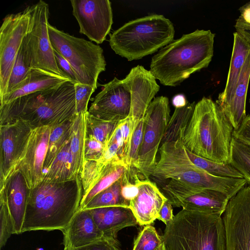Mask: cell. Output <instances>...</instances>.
<instances>
[{"label":"cell","instance_id":"6da1fadb","mask_svg":"<svg viewBox=\"0 0 250 250\" xmlns=\"http://www.w3.org/2000/svg\"><path fill=\"white\" fill-rule=\"evenodd\" d=\"M83 193L80 175L62 182L42 181L30 189L21 233L62 231L79 210Z\"/></svg>","mask_w":250,"mask_h":250},{"label":"cell","instance_id":"7a4b0ae2","mask_svg":"<svg viewBox=\"0 0 250 250\" xmlns=\"http://www.w3.org/2000/svg\"><path fill=\"white\" fill-rule=\"evenodd\" d=\"M215 34L199 30L183 35L153 56L150 68L166 86L180 84L192 73L207 67L214 52Z\"/></svg>","mask_w":250,"mask_h":250},{"label":"cell","instance_id":"3957f363","mask_svg":"<svg viewBox=\"0 0 250 250\" xmlns=\"http://www.w3.org/2000/svg\"><path fill=\"white\" fill-rule=\"evenodd\" d=\"M76 115L74 83L69 81L0 106V125L21 120L32 129L52 127L74 119Z\"/></svg>","mask_w":250,"mask_h":250},{"label":"cell","instance_id":"277c9868","mask_svg":"<svg viewBox=\"0 0 250 250\" xmlns=\"http://www.w3.org/2000/svg\"><path fill=\"white\" fill-rule=\"evenodd\" d=\"M233 131L219 104L203 97L195 104L182 142L185 148L198 156L229 164Z\"/></svg>","mask_w":250,"mask_h":250},{"label":"cell","instance_id":"5b68a950","mask_svg":"<svg viewBox=\"0 0 250 250\" xmlns=\"http://www.w3.org/2000/svg\"><path fill=\"white\" fill-rule=\"evenodd\" d=\"M159 152V159L150 176L159 184L171 180L193 188L222 192L229 199L248 184L244 178L217 177L198 167L189 159L182 141L164 143Z\"/></svg>","mask_w":250,"mask_h":250},{"label":"cell","instance_id":"8992f818","mask_svg":"<svg viewBox=\"0 0 250 250\" xmlns=\"http://www.w3.org/2000/svg\"><path fill=\"white\" fill-rule=\"evenodd\" d=\"M166 250H226L222 215L182 209L166 225Z\"/></svg>","mask_w":250,"mask_h":250},{"label":"cell","instance_id":"52a82bcc","mask_svg":"<svg viewBox=\"0 0 250 250\" xmlns=\"http://www.w3.org/2000/svg\"><path fill=\"white\" fill-rule=\"evenodd\" d=\"M174 28L168 19L152 15L125 23L110 35L109 44L118 55L131 61L151 54L173 41Z\"/></svg>","mask_w":250,"mask_h":250},{"label":"cell","instance_id":"ba28073f","mask_svg":"<svg viewBox=\"0 0 250 250\" xmlns=\"http://www.w3.org/2000/svg\"><path fill=\"white\" fill-rule=\"evenodd\" d=\"M53 48L70 64L79 83L96 89L100 74L105 70L102 48L84 39L76 37L48 24Z\"/></svg>","mask_w":250,"mask_h":250},{"label":"cell","instance_id":"9c48e42d","mask_svg":"<svg viewBox=\"0 0 250 250\" xmlns=\"http://www.w3.org/2000/svg\"><path fill=\"white\" fill-rule=\"evenodd\" d=\"M170 111L168 99L165 96L155 98L146 109L136 168L145 178L150 177L157 163L156 155L170 118Z\"/></svg>","mask_w":250,"mask_h":250},{"label":"cell","instance_id":"30bf717a","mask_svg":"<svg viewBox=\"0 0 250 250\" xmlns=\"http://www.w3.org/2000/svg\"><path fill=\"white\" fill-rule=\"evenodd\" d=\"M30 20L24 40L32 68H40L66 78L59 68L51 43L48 24L49 7L40 0L29 6Z\"/></svg>","mask_w":250,"mask_h":250},{"label":"cell","instance_id":"8fae6325","mask_svg":"<svg viewBox=\"0 0 250 250\" xmlns=\"http://www.w3.org/2000/svg\"><path fill=\"white\" fill-rule=\"evenodd\" d=\"M29 6L21 13L9 14L0 28V99L5 95L11 71L30 23Z\"/></svg>","mask_w":250,"mask_h":250},{"label":"cell","instance_id":"7c38bea8","mask_svg":"<svg viewBox=\"0 0 250 250\" xmlns=\"http://www.w3.org/2000/svg\"><path fill=\"white\" fill-rule=\"evenodd\" d=\"M223 215L226 250H250V184L229 200Z\"/></svg>","mask_w":250,"mask_h":250},{"label":"cell","instance_id":"4fadbf2b","mask_svg":"<svg viewBox=\"0 0 250 250\" xmlns=\"http://www.w3.org/2000/svg\"><path fill=\"white\" fill-rule=\"evenodd\" d=\"M163 190L172 206L189 210L222 215L229 200L222 192L193 188L174 181H169Z\"/></svg>","mask_w":250,"mask_h":250},{"label":"cell","instance_id":"5bb4252c","mask_svg":"<svg viewBox=\"0 0 250 250\" xmlns=\"http://www.w3.org/2000/svg\"><path fill=\"white\" fill-rule=\"evenodd\" d=\"M70 2L80 33L98 44L103 43L113 23L111 2L109 0H71Z\"/></svg>","mask_w":250,"mask_h":250},{"label":"cell","instance_id":"9a60e30c","mask_svg":"<svg viewBox=\"0 0 250 250\" xmlns=\"http://www.w3.org/2000/svg\"><path fill=\"white\" fill-rule=\"evenodd\" d=\"M32 130L21 120L0 125V186L18 169Z\"/></svg>","mask_w":250,"mask_h":250},{"label":"cell","instance_id":"2e32d148","mask_svg":"<svg viewBox=\"0 0 250 250\" xmlns=\"http://www.w3.org/2000/svg\"><path fill=\"white\" fill-rule=\"evenodd\" d=\"M130 109L129 89L123 80L115 77L103 85L88 112L102 120L120 122L129 116Z\"/></svg>","mask_w":250,"mask_h":250},{"label":"cell","instance_id":"e0dca14e","mask_svg":"<svg viewBox=\"0 0 250 250\" xmlns=\"http://www.w3.org/2000/svg\"><path fill=\"white\" fill-rule=\"evenodd\" d=\"M156 79L150 70L137 65L133 67L123 80L131 94V109L128 117L135 126L145 117L152 99L159 90Z\"/></svg>","mask_w":250,"mask_h":250},{"label":"cell","instance_id":"ac0fdd59","mask_svg":"<svg viewBox=\"0 0 250 250\" xmlns=\"http://www.w3.org/2000/svg\"><path fill=\"white\" fill-rule=\"evenodd\" d=\"M50 133V127L48 126L32 130L23 157L18 166L17 169L24 176L30 189L43 180V166Z\"/></svg>","mask_w":250,"mask_h":250},{"label":"cell","instance_id":"d6986e66","mask_svg":"<svg viewBox=\"0 0 250 250\" xmlns=\"http://www.w3.org/2000/svg\"><path fill=\"white\" fill-rule=\"evenodd\" d=\"M136 183L139 193L130 201L129 208L139 225H150L158 218L159 212L167 199L156 183L150 181L149 179L141 180L138 174Z\"/></svg>","mask_w":250,"mask_h":250},{"label":"cell","instance_id":"ffe728a7","mask_svg":"<svg viewBox=\"0 0 250 250\" xmlns=\"http://www.w3.org/2000/svg\"><path fill=\"white\" fill-rule=\"evenodd\" d=\"M5 194L14 226V234L21 233L30 189L21 172L15 170L0 186Z\"/></svg>","mask_w":250,"mask_h":250},{"label":"cell","instance_id":"44dd1931","mask_svg":"<svg viewBox=\"0 0 250 250\" xmlns=\"http://www.w3.org/2000/svg\"><path fill=\"white\" fill-rule=\"evenodd\" d=\"M62 231L64 248L83 247L105 238L89 209L79 210Z\"/></svg>","mask_w":250,"mask_h":250},{"label":"cell","instance_id":"7402d4cb","mask_svg":"<svg viewBox=\"0 0 250 250\" xmlns=\"http://www.w3.org/2000/svg\"><path fill=\"white\" fill-rule=\"evenodd\" d=\"M89 210L98 227L106 238L117 240V233L120 230L138 224L128 207L114 206Z\"/></svg>","mask_w":250,"mask_h":250},{"label":"cell","instance_id":"603a6c76","mask_svg":"<svg viewBox=\"0 0 250 250\" xmlns=\"http://www.w3.org/2000/svg\"><path fill=\"white\" fill-rule=\"evenodd\" d=\"M250 43L237 32L233 33V44L226 86L216 102L221 107H227L233 99L236 84L247 56Z\"/></svg>","mask_w":250,"mask_h":250},{"label":"cell","instance_id":"cb8c5ba5","mask_svg":"<svg viewBox=\"0 0 250 250\" xmlns=\"http://www.w3.org/2000/svg\"><path fill=\"white\" fill-rule=\"evenodd\" d=\"M69 81V79L53 73L32 68L27 78L19 87L0 99V106L33 93L56 87Z\"/></svg>","mask_w":250,"mask_h":250},{"label":"cell","instance_id":"d4e9b609","mask_svg":"<svg viewBox=\"0 0 250 250\" xmlns=\"http://www.w3.org/2000/svg\"><path fill=\"white\" fill-rule=\"evenodd\" d=\"M250 80V50L240 74L232 100L227 107H221L232 124L234 130L239 127L247 116L246 99Z\"/></svg>","mask_w":250,"mask_h":250},{"label":"cell","instance_id":"484cf974","mask_svg":"<svg viewBox=\"0 0 250 250\" xmlns=\"http://www.w3.org/2000/svg\"><path fill=\"white\" fill-rule=\"evenodd\" d=\"M87 112L76 115L69 141V151L72 159V173L74 177L80 175L84 161Z\"/></svg>","mask_w":250,"mask_h":250},{"label":"cell","instance_id":"4316f807","mask_svg":"<svg viewBox=\"0 0 250 250\" xmlns=\"http://www.w3.org/2000/svg\"><path fill=\"white\" fill-rule=\"evenodd\" d=\"M75 118L50 127L48 148L43 166V174L49 169L60 151L69 141Z\"/></svg>","mask_w":250,"mask_h":250},{"label":"cell","instance_id":"83f0119b","mask_svg":"<svg viewBox=\"0 0 250 250\" xmlns=\"http://www.w3.org/2000/svg\"><path fill=\"white\" fill-rule=\"evenodd\" d=\"M196 103H187L184 107L175 108L170 118L161 144L178 140L183 141L185 130L192 115Z\"/></svg>","mask_w":250,"mask_h":250},{"label":"cell","instance_id":"f1b7e54d","mask_svg":"<svg viewBox=\"0 0 250 250\" xmlns=\"http://www.w3.org/2000/svg\"><path fill=\"white\" fill-rule=\"evenodd\" d=\"M130 167L123 161H113L109 163L98 183L85 196L82 197L79 210H82L95 196L120 179Z\"/></svg>","mask_w":250,"mask_h":250},{"label":"cell","instance_id":"f546056e","mask_svg":"<svg viewBox=\"0 0 250 250\" xmlns=\"http://www.w3.org/2000/svg\"><path fill=\"white\" fill-rule=\"evenodd\" d=\"M32 68L30 57L24 39L14 61L4 96L19 87L27 78Z\"/></svg>","mask_w":250,"mask_h":250},{"label":"cell","instance_id":"4dcf8cb0","mask_svg":"<svg viewBox=\"0 0 250 250\" xmlns=\"http://www.w3.org/2000/svg\"><path fill=\"white\" fill-rule=\"evenodd\" d=\"M69 141L60 151L49 169L44 173L42 181L62 182L76 177H74L72 173V159L69 151Z\"/></svg>","mask_w":250,"mask_h":250},{"label":"cell","instance_id":"1f68e13d","mask_svg":"<svg viewBox=\"0 0 250 250\" xmlns=\"http://www.w3.org/2000/svg\"><path fill=\"white\" fill-rule=\"evenodd\" d=\"M122 177L95 196L82 210L114 206L129 208L130 203L126 201L122 195Z\"/></svg>","mask_w":250,"mask_h":250},{"label":"cell","instance_id":"d6a6232c","mask_svg":"<svg viewBox=\"0 0 250 250\" xmlns=\"http://www.w3.org/2000/svg\"><path fill=\"white\" fill-rule=\"evenodd\" d=\"M185 150L189 159L196 167L212 175L225 178H244L243 175L229 163L221 164L198 156L186 148Z\"/></svg>","mask_w":250,"mask_h":250},{"label":"cell","instance_id":"836d02e7","mask_svg":"<svg viewBox=\"0 0 250 250\" xmlns=\"http://www.w3.org/2000/svg\"><path fill=\"white\" fill-rule=\"evenodd\" d=\"M229 164L250 184V146L232 137Z\"/></svg>","mask_w":250,"mask_h":250},{"label":"cell","instance_id":"e575fe53","mask_svg":"<svg viewBox=\"0 0 250 250\" xmlns=\"http://www.w3.org/2000/svg\"><path fill=\"white\" fill-rule=\"evenodd\" d=\"M120 122L102 120L86 114V135L93 137L98 141L107 145Z\"/></svg>","mask_w":250,"mask_h":250},{"label":"cell","instance_id":"d590c367","mask_svg":"<svg viewBox=\"0 0 250 250\" xmlns=\"http://www.w3.org/2000/svg\"><path fill=\"white\" fill-rule=\"evenodd\" d=\"M108 164H104L94 160L84 161L80 173L83 188V197L85 196L98 183L105 172Z\"/></svg>","mask_w":250,"mask_h":250},{"label":"cell","instance_id":"8d00e7d4","mask_svg":"<svg viewBox=\"0 0 250 250\" xmlns=\"http://www.w3.org/2000/svg\"><path fill=\"white\" fill-rule=\"evenodd\" d=\"M163 243L162 236L150 225H146L137 235L132 250H155Z\"/></svg>","mask_w":250,"mask_h":250},{"label":"cell","instance_id":"74e56055","mask_svg":"<svg viewBox=\"0 0 250 250\" xmlns=\"http://www.w3.org/2000/svg\"><path fill=\"white\" fill-rule=\"evenodd\" d=\"M14 234V226L3 191H0V249Z\"/></svg>","mask_w":250,"mask_h":250},{"label":"cell","instance_id":"f35d334b","mask_svg":"<svg viewBox=\"0 0 250 250\" xmlns=\"http://www.w3.org/2000/svg\"><path fill=\"white\" fill-rule=\"evenodd\" d=\"M144 129V117L140 120L133 131L126 164L130 167L136 168L138 160L139 151L142 144Z\"/></svg>","mask_w":250,"mask_h":250},{"label":"cell","instance_id":"ab89813d","mask_svg":"<svg viewBox=\"0 0 250 250\" xmlns=\"http://www.w3.org/2000/svg\"><path fill=\"white\" fill-rule=\"evenodd\" d=\"M76 114L87 112V105L90 98L95 91L93 87L80 83H75Z\"/></svg>","mask_w":250,"mask_h":250},{"label":"cell","instance_id":"60d3db41","mask_svg":"<svg viewBox=\"0 0 250 250\" xmlns=\"http://www.w3.org/2000/svg\"><path fill=\"white\" fill-rule=\"evenodd\" d=\"M106 146L93 137L86 135L84 148V161H99L103 157Z\"/></svg>","mask_w":250,"mask_h":250},{"label":"cell","instance_id":"b9f144b4","mask_svg":"<svg viewBox=\"0 0 250 250\" xmlns=\"http://www.w3.org/2000/svg\"><path fill=\"white\" fill-rule=\"evenodd\" d=\"M63 250H121L117 240L104 238L92 244L73 248H64Z\"/></svg>","mask_w":250,"mask_h":250},{"label":"cell","instance_id":"7bdbcfd3","mask_svg":"<svg viewBox=\"0 0 250 250\" xmlns=\"http://www.w3.org/2000/svg\"><path fill=\"white\" fill-rule=\"evenodd\" d=\"M54 54L58 66L64 75L74 83H79L77 76L69 62L55 50Z\"/></svg>","mask_w":250,"mask_h":250},{"label":"cell","instance_id":"ee69618b","mask_svg":"<svg viewBox=\"0 0 250 250\" xmlns=\"http://www.w3.org/2000/svg\"><path fill=\"white\" fill-rule=\"evenodd\" d=\"M233 137L250 146V114L246 116L237 129L234 130Z\"/></svg>","mask_w":250,"mask_h":250},{"label":"cell","instance_id":"f6af8a7d","mask_svg":"<svg viewBox=\"0 0 250 250\" xmlns=\"http://www.w3.org/2000/svg\"><path fill=\"white\" fill-rule=\"evenodd\" d=\"M239 11L240 15L236 21L235 29L250 31V1L240 7Z\"/></svg>","mask_w":250,"mask_h":250},{"label":"cell","instance_id":"bcb514c9","mask_svg":"<svg viewBox=\"0 0 250 250\" xmlns=\"http://www.w3.org/2000/svg\"><path fill=\"white\" fill-rule=\"evenodd\" d=\"M174 217L172 205L167 199L162 207L157 219L162 221L166 226L172 221Z\"/></svg>","mask_w":250,"mask_h":250},{"label":"cell","instance_id":"7dc6e473","mask_svg":"<svg viewBox=\"0 0 250 250\" xmlns=\"http://www.w3.org/2000/svg\"><path fill=\"white\" fill-rule=\"evenodd\" d=\"M188 102L183 94H177L173 97L172 103L175 108H180L185 106Z\"/></svg>","mask_w":250,"mask_h":250},{"label":"cell","instance_id":"c3c4849f","mask_svg":"<svg viewBox=\"0 0 250 250\" xmlns=\"http://www.w3.org/2000/svg\"><path fill=\"white\" fill-rule=\"evenodd\" d=\"M236 31L241 35L250 43V31L241 29H236Z\"/></svg>","mask_w":250,"mask_h":250},{"label":"cell","instance_id":"681fc988","mask_svg":"<svg viewBox=\"0 0 250 250\" xmlns=\"http://www.w3.org/2000/svg\"><path fill=\"white\" fill-rule=\"evenodd\" d=\"M155 250H166L164 242L162 245H161L158 248H157Z\"/></svg>","mask_w":250,"mask_h":250},{"label":"cell","instance_id":"f907efd6","mask_svg":"<svg viewBox=\"0 0 250 250\" xmlns=\"http://www.w3.org/2000/svg\"></svg>","mask_w":250,"mask_h":250},{"label":"cell","instance_id":"816d5d0a","mask_svg":"<svg viewBox=\"0 0 250 250\" xmlns=\"http://www.w3.org/2000/svg\"></svg>","mask_w":250,"mask_h":250}]
</instances>
